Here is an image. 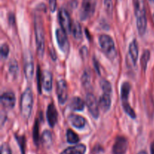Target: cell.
<instances>
[{
  "label": "cell",
  "mask_w": 154,
  "mask_h": 154,
  "mask_svg": "<svg viewBox=\"0 0 154 154\" xmlns=\"http://www.w3.org/2000/svg\"><path fill=\"white\" fill-rule=\"evenodd\" d=\"M135 14L136 17V24L138 32L143 35L146 32L147 21L146 17V9L144 0H134Z\"/></svg>",
  "instance_id": "1"
},
{
  "label": "cell",
  "mask_w": 154,
  "mask_h": 154,
  "mask_svg": "<svg viewBox=\"0 0 154 154\" xmlns=\"http://www.w3.org/2000/svg\"><path fill=\"white\" fill-rule=\"evenodd\" d=\"M33 106V93L30 88H27L23 93L20 99L21 115L26 120L30 117Z\"/></svg>",
  "instance_id": "2"
},
{
  "label": "cell",
  "mask_w": 154,
  "mask_h": 154,
  "mask_svg": "<svg viewBox=\"0 0 154 154\" xmlns=\"http://www.w3.org/2000/svg\"><path fill=\"white\" fill-rule=\"evenodd\" d=\"M35 43L37 46V52L40 57H43L45 53V30L41 18H35Z\"/></svg>",
  "instance_id": "3"
},
{
  "label": "cell",
  "mask_w": 154,
  "mask_h": 154,
  "mask_svg": "<svg viewBox=\"0 0 154 154\" xmlns=\"http://www.w3.org/2000/svg\"><path fill=\"white\" fill-rule=\"evenodd\" d=\"M99 45L104 54L110 60H114L117 57L115 44L111 36L108 35H102L99 38Z\"/></svg>",
  "instance_id": "4"
},
{
  "label": "cell",
  "mask_w": 154,
  "mask_h": 154,
  "mask_svg": "<svg viewBox=\"0 0 154 154\" xmlns=\"http://www.w3.org/2000/svg\"><path fill=\"white\" fill-rule=\"evenodd\" d=\"M97 0H83L79 16L81 20H87L95 13Z\"/></svg>",
  "instance_id": "5"
},
{
  "label": "cell",
  "mask_w": 154,
  "mask_h": 154,
  "mask_svg": "<svg viewBox=\"0 0 154 154\" xmlns=\"http://www.w3.org/2000/svg\"><path fill=\"white\" fill-rule=\"evenodd\" d=\"M23 70L26 79L29 81H32L34 75V63L29 51H26L23 54Z\"/></svg>",
  "instance_id": "6"
},
{
  "label": "cell",
  "mask_w": 154,
  "mask_h": 154,
  "mask_svg": "<svg viewBox=\"0 0 154 154\" xmlns=\"http://www.w3.org/2000/svg\"><path fill=\"white\" fill-rule=\"evenodd\" d=\"M58 16L59 20H60V23L62 29L67 34L68 33H70L72 32V23L69 12L65 8H60V11H59Z\"/></svg>",
  "instance_id": "7"
},
{
  "label": "cell",
  "mask_w": 154,
  "mask_h": 154,
  "mask_svg": "<svg viewBox=\"0 0 154 154\" xmlns=\"http://www.w3.org/2000/svg\"><path fill=\"white\" fill-rule=\"evenodd\" d=\"M57 94L59 100V103L60 105H64L68 99L67 83H66L65 80L61 79L57 81Z\"/></svg>",
  "instance_id": "8"
},
{
  "label": "cell",
  "mask_w": 154,
  "mask_h": 154,
  "mask_svg": "<svg viewBox=\"0 0 154 154\" xmlns=\"http://www.w3.org/2000/svg\"><path fill=\"white\" fill-rule=\"evenodd\" d=\"M56 38L60 50L63 52L68 53L69 50V42L67 38V33L63 29H57L56 30Z\"/></svg>",
  "instance_id": "9"
},
{
  "label": "cell",
  "mask_w": 154,
  "mask_h": 154,
  "mask_svg": "<svg viewBox=\"0 0 154 154\" xmlns=\"http://www.w3.org/2000/svg\"><path fill=\"white\" fill-rule=\"evenodd\" d=\"M86 104L91 115L95 119H97L99 116V105L96 101V97L92 93H88L87 95Z\"/></svg>",
  "instance_id": "10"
},
{
  "label": "cell",
  "mask_w": 154,
  "mask_h": 154,
  "mask_svg": "<svg viewBox=\"0 0 154 154\" xmlns=\"http://www.w3.org/2000/svg\"><path fill=\"white\" fill-rule=\"evenodd\" d=\"M128 149V141L125 137L119 136L116 138L113 145V154H126Z\"/></svg>",
  "instance_id": "11"
},
{
  "label": "cell",
  "mask_w": 154,
  "mask_h": 154,
  "mask_svg": "<svg viewBox=\"0 0 154 154\" xmlns=\"http://www.w3.org/2000/svg\"><path fill=\"white\" fill-rule=\"evenodd\" d=\"M2 105L6 109L14 108L16 103V97L12 92H6L1 96Z\"/></svg>",
  "instance_id": "12"
},
{
  "label": "cell",
  "mask_w": 154,
  "mask_h": 154,
  "mask_svg": "<svg viewBox=\"0 0 154 154\" xmlns=\"http://www.w3.org/2000/svg\"><path fill=\"white\" fill-rule=\"evenodd\" d=\"M47 119L51 127H54L58 120V113L55 105L53 103L50 104L47 109Z\"/></svg>",
  "instance_id": "13"
},
{
  "label": "cell",
  "mask_w": 154,
  "mask_h": 154,
  "mask_svg": "<svg viewBox=\"0 0 154 154\" xmlns=\"http://www.w3.org/2000/svg\"><path fill=\"white\" fill-rule=\"evenodd\" d=\"M42 87L46 92H51L53 87V75L50 71L45 70L42 73Z\"/></svg>",
  "instance_id": "14"
},
{
  "label": "cell",
  "mask_w": 154,
  "mask_h": 154,
  "mask_svg": "<svg viewBox=\"0 0 154 154\" xmlns=\"http://www.w3.org/2000/svg\"><path fill=\"white\" fill-rule=\"evenodd\" d=\"M68 119H69V121L70 122L71 124L77 129H83L86 125L85 118H84L82 116L78 115V114H71L68 117Z\"/></svg>",
  "instance_id": "15"
},
{
  "label": "cell",
  "mask_w": 154,
  "mask_h": 154,
  "mask_svg": "<svg viewBox=\"0 0 154 154\" xmlns=\"http://www.w3.org/2000/svg\"><path fill=\"white\" fill-rule=\"evenodd\" d=\"M99 105L103 112H107L109 111L111 105V94L103 93V95L99 99Z\"/></svg>",
  "instance_id": "16"
},
{
  "label": "cell",
  "mask_w": 154,
  "mask_h": 154,
  "mask_svg": "<svg viewBox=\"0 0 154 154\" xmlns=\"http://www.w3.org/2000/svg\"><path fill=\"white\" fill-rule=\"evenodd\" d=\"M86 151H87L86 146L84 144H80L68 147L60 154H85Z\"/></svg>",
  "instance_id": "17"
},
{
  "label": "cell",
  "mask_w": 154,
  "mask_h": 154,
  "mask_svg": "<svg viewBox=\"0 0 154 154\" xmlns=\"http://www.w3.org/2000/svg\"><path fill=\"white\" fill-rule=\"evenodd\" d=\"M84 106H85V103L80 97H75L72 98L71 100L70 103H69V107L72 110L75 111H81L84 109Z\"/></svg>",
  "instance_id": "18"
},
{
  "label": "cell",
  "mask_w": 154,
  "mask_h": 154,
  "mask_svg": "<svg viewBox=\"0 0 154 154\" xmlns=\"http://www.w3.org/2000/svg\"><path fill=\"white\" fill-rule=\"evenodd\" d=\"M131 90V85L129 82H124L121 86V91H120V96H121L122 105L123 104L129 103V93Z\"/></svg>",
  "instance_id": "19"
},
{
  "label": "cell",
  "mask_w": 154,
  "mask_h": 154,
  "mask_svg": "<svg viewBox=\"0 0 154 154\" xmlns=\"http://www.w3.org/2000/svg\"><path fill=\"white\" fill-rule=\"evenodd\" d=\"M129 52L134 65H135L136 64L138 57V43H137V41L135 40V39H134V40L131 42L130 45H129Z\"/></svg>",
  "instance_id": "20"
},
{
  "label": "cell",
  "mask_w": 154,
  "mask_h": 154,
  "mask_svg": "<svg viewBox=\"0 0 154 154\" xmlns=\"http://www.w3.org/2000/svg\"><path fill=\"white\" fill-rule=\"evenodd\" d=\"M72 32L73 34L74 38L77 41H81L83 38V32L82 28H81V24L78 22H75L72 24Z\"/></svg>",
  "instance_id": "21"
},
{
  "label": "cell",
  "mask_w": 154,
  "mask_h": 154,
  "mask_svg": "<svg viewBox=\"0 0 154 154\" xmlns=\"http://www.w3.org/2000/svg\"><path fill=\"white\" fill-rule=\"evenodd\" d=\"M66 138L67 141L69 144H76L79 141V137L72 129H68L66 132Z\"/></svg>",
  "instance_id": "22"
},
{
  "label": "cell",
  "mask_w": 154,
  "mask_h": 154,
  "mask_svg": "<svg viewBox=\"0 0 154 154\" xmlns=\"http://www.w3.org/2000/svg\"><path fill=\"white\" fill-rule=\"evenodd\" d=\"M150 51H148V50H145V51L143 52V54L142 56H141V65L144 72H145V70L147 69V63H148L149 60H150Z\"/></svg>",
  "instance_id": "23"
},
{
  "label": "cell",
  "mask_w": 154,
  "mask_h": 154,
  "mask_svg": "<svg viewBox=\"0 0 154 154\" xmlns=\"http://www.w3.org/2000/svg\"><path fill=\"white\" fill-rule=\"evenodd\" d=\"M9 73L11 74L12 77L16 78L19 73V66L15 60H12L10 62L9 64Z\"/></svg>",
  "instance_id": "24"
},
{
  "label": "cell",
  "mask_w": 154,
  "mask_h": 154,
  "mask_svg": "<svg viewBox=\"0 0 154 154\" xmlns=\"http://www.w3.org/2000/svg\"><path fill=\"white\" fill-rule=\"evenodd\" d=\"M100 87L102 88L103 93H112V86H111V83L105 79H102L100 81Z\"/></svg>",
  "instance_id": "25"
},
{
  "label": "cell",
  "mask_w": 154,
  "mask_h": 154,
  "mask_svg": "<svg viewBox=\"0 0 154 154\" xmlns=\"http://www.w3.org/2000/svg\"><path fill=\"white\" fill-rule=\"evenodd\" d=\"M42 141L45 145L49 146L52 142V135H51V132L48 130H45L42 134Z\"/></svg>",
  "instance_id": "26"
},
{
  "label": "cell",
  "mask_w": 154,
  "mask_h": 154,
  "mask_svg": "<svg viewBox=\"0 0 154 154\" xmlns=\"http://www.w3.org/2000/svg\"><path fill=\"white\" fill-rule=\"evenodd\" d=\"M33 139L35 144H38L39 141V121L38 120H35L33 128Z\"/></svg>",
  "instance_id": "27"
},
{
  "label": "cell",
  "mask_w": 154,
  "mask_h": 154,
  "mask_svg": "<svg viewBox=\"0 0 154 154\" xmlns=\"http://www.w3.org/2000/svg\"><path fill=\"white\" fill-rule=\"evenodd\" d=\"M91 83V75L88 71H84L82 76V84L84 87H87L90 85Z\"/></svg>",
  "instance_id": "28"
},
{
  "label": "cell",
  "mask_w": 154,
  "mask_h": 154,
  "mask_svg": "<svg viewBox=\"0 0 154 154\" xmlns=\"http://www.w3.org/2000/svg\"><path fill=\"white\" fill-rule=\"evenodd\" d=\"M105 8L107 14L109 16H112L113 14V9H114V5H113V1L112 0H105Z\"/></svg>",
  "instance_id": "29"
},
{
  "label": "cell",
  "mask_w": 154,
  "mask_h": 154,
  "mask_svg": "<svg viewBox=\"0 0 154 154\" xmlns=\"http://www.w3.org/2000/svg\"><path fill=\"white\" fill-rule=\"evenodd\" d=\"M17 141L18 144H19L20 147L21 152L22 154H25V146H26V138L25 136H16Z\"/></svg>",
  "instance_id": "30"
},
{
  "label": "cell",
  "mask_w": 154,
  "mask_h": 154,
  "mask_svg": "<svg viewBox=\"0 0 154 154\" xmlns=\"http://www.w3.org/2000/svg\"><path fill=\"white\" fill-rule=\"evenodd\" d=\"M37 83H38V89L39 93H42V73H41L40 68L38 67L37 71Z\"/></svg>",
  "instance_id": "31"
},
{
  "label": "cell",
  "mask_w": 154,
  "mask_h": 154,
  "mask_svg": "<svg viewBox=\"0 0 154 154\" xmlns=\"http://www.w3.org/2000/svg\"><path fill=\"white\" fill-rule=\"evenodd\" d=\"M9 54V48L7 44H3L1 46V55L4 59L7 58Z\"/></svg>",
  "instance_id": "32"
},
{
  "label": "cell",
  "mask_w": 154,
  "mask_h": 154,
  "mask_svg": "<svg viewBox=\"0 0 154 154\" xmlns=\"http://www.w3.org/2000/svg\"><path fill=\"white\" fill-rule=\"evenodd\" d=\"M1 154H11V151L8 144L3 143L1 146Z\"/></svg>",
  "instance_id": "33"
},
{
  "label": "cell",
  "mask_w": 154,
  "mask_h": 154,
  "mask_svg": "<svg viewBox=\"0 0 154 154\" xmlns=\"http://www.w3.org/2000/svg\"><path fill=\"white\" fill-rule=\"evenodd\" d=\"M49 7L51 11L54 12L57 8V0H49Z\"/></svg>",
  "instance_id": "34"
},
{
  "label": "cell",
  "mask_w": 154,
  "mask_h": 154,
  "mask_svg": "<svg viewBox=\"0 0 154 154\" xmlns=\"http://www.w3.org/2000/svg\"><path fill=\"white\" fill-rule=\"evenodd\" d=\"M87 52H88V51H87V48H86L85 46H84L82 48H81V55L82 56L83 58H85L86 56L87 55Z\"/></svg>",
  "instance_id": "35"
},
{
  "label": "cell",
  "mask_w": 154,
  "mask_h": 154,
  "mask_svg": "<svg viewBox=\"0 0 154 154\" xmlns=\"http://www.w3.org/2000/svg\"><path fill=\"white\" fill-rule=\"evenodd\" d=\"M94 66H95V68H96V70L97 71L98 73H100L99 72V64H98V62L96 61V59H94Z\"/></svg>",
  "instance_id": "36"
},
{
  "label": "cell",
  "mask_w": 154,
  "mask_h": 154,
  "mask_svg": "<svg viewBox=\"0 0 154 154\" xmlns=\"http://www.w3.org/2000/svg\"><path fill=\"white\" fill-rule=\"evenodd\" d=\"M151 154H154V142L151 144Z\"/></svg>",
  "instance_id": "37"
},
{
  "label": "cell",
  "mask_w": 154,
  "mask_h": 154,
  "mask_svg": "<svg viewBox=\"0 0 154 154\" xmlns=\"http://www.w3.org/2000/svg\"><path fill=\"white\" fill-rule=\"evenodd\" d=\"M138 154H147V152H145V151H141V152H139Z\"/></svg>",
  "instance_id": "38"
},
{
  "label": "cell",
  "mask_w": 154,
  "mask_h": 154,
  "mask_svg": "<svg viewBox=\"0 0 154 154\" xmlns=\"http://www.w3.org/2000/svg\"><path fill=\"white\" fill-rule=\"evenodd\" d=\"M149 2H151L152 4L154 5V0H149Z\"/></svg>",
  "instance_id": "39"
}]
</instances>
